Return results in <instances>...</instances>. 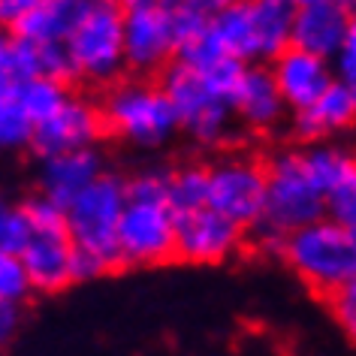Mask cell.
<instances>
[{
  "label": "cell",
  "mask_w": 356,
  "mask_h": 356,
  "mask_svg": "<svg viewBox=\"0 0 356 356\" xmlns=\"http://www.w3.org/2000/svg\"><path fill=\"white\" fill-rule=\"evenodd\" d=\"M40 76L51 79V82L70 88L73 82H79V73L73 67V58H70L67 46H40Z\"/></svg>",
  "instance_id": "d6a6232c"
},
{
  "label": "cell",
  "mask_w": 356,
  "mask_h": 356,
  "mask_svg": "<svg viewBox=\"0 0 356 356\" xmlns=\"http://www.w3.org/2000/svg\"><path fill=\"white\" fill-rule=\"evenodd\" d=\"M293 13H296V0H251L260 64H272L281 51L290 49Z\"/></svg>",
  "instance_id": "44dd1931"
},
{
  "label": "cell",
  "mask_w": 356,
  "mask_h": 356,
  "mask_svg": "<svg viewBox=\"0 0 356 356\" xmlns=\"http://www.w3.org/2000/svg\"><path fill=\"white\" fill-rule=\"evenodd\" d=\"M33 124L19 112L13 100L0 103V154H13V151L31 148Z\"/></svg>",
  "instance_id": "83f0119b"
},
{
  "label": "cell",
  "mask_w": 356,
  "mask_h": 356,
  "mask_svg": "<svg viewBox=\"0 0 356 356\" xmlns=\"http://www.w3.org/2000/svg\"><path fill=\"white\" fill-rule=\"evenodd\" d=\"M323 218L356 233V181L341 184L323 197Z\"/></svg>",
  "instance_id": "1f68e13d"
},
{
  "label": "cell",
  "mask_w": 356,
  "mask_h": 356,
  "mask_svg": "<svg viewBox=\"0 0 356 356\" xmlns=\"http://www.w3.org/2000/svg\"><path fill=\"white\" fill-rule=\"evenodd\" d=\"M121 51L124 70L139 76L160 73L175 58L169 0H127L121 3Z\"/></svg>",
  "instance_id": "9c48e42d"
},
{
  "label": "cell",
  "mask_w": 356,
  "mask_h": 356,
  "mask_svg": "<svg viewBox=\"0 0 356 356\" xmlns=\"http://www.w3.org/2000/svg\"><path fill=\"white\" fill-rule=\"evenodd\" d=\"M209 33L224 49L227 58L238 64H260L257 33L251 19V0H218V10L211 13Z\"/></svg>",
  "instance_id": "d6986e66"
},
{
  "label": "cell",
  "mask_w": 356,
  "mask_h": 356,
  "mask_svg": "<svg viewBox=\"0 0 356 356\" xmlns=\"http://www.w3.org/2000/svg\"><path fill=\"white\" fill-rule=\"evenodd\" d=\"M281 257L311 290L323 296L356 284V233L326 218L284 236Z\"/></svg>",
  "instance_id": "6da1fadb"
},
{
  "label": "cell",
  "mask_w": 356,
  "mask_h": 356,
  "mask_svg": "<svg viewBox=\"0 0 356 356\" xmlns=\"http://www.w3.org/2000/svg\"><path fill=\"white\" fill-rule=\"evenodd\" d=\"M157 85L166 94L169 106H172L178 130H184L191 139H197L200 145H220L229 136L236 121L233 109L211 94L202 73H193L191 67L169 60L160 70Z\"/></svg>",
  "instance_id": "8992f818"
},
{
  "label": "cell",
  "mask_w": 356,
  "mask_h": 356,
  "mask_svg": "<svg viewBox=\"0 0 356 356\" xmlns=\"http://www.w3.org/2000/svg\"><path fill=\"white\" fill-rule=\"evenodd\" d=\"M356 31V6L347 0H296L290 46L320 60H332Z\"/></svg>",
  "instance_id": "8fae6325"
},
{
  "label": "cell",
  "mask_w": 356,
  "mask_h": 356,
  "mask_svg": "<svg viewBox=\"0 0 356 356\" xmlns=\"http://www.w3.org/2000/svg\"><path fill=\"white\" fill-rule=\"evenodd\" d=\"M329 70H332V79L338 85L356 88V31L341 42V49L332 55Z\"/></svg>",
  "instance_id": "e575fe53"
},
{
  "label": "cell",
  "mask_w": 356,
  "mask_h": 356,
  "mask_svg": "<svg viewBox=\"0 0 356 356\" xmlns=\"http://www.w3.org/2000/svg\"><path fill=\"white\" fill-rule=\"evenodd\" d=\"M299 160L320 197H326L329 191L341 188V184L356 181L353 151L347 145H338V142H317V145L299 148Z\"/></svg>",
  "instance_id": "ffe728a7"
},
{
  "label": "cell",
  "mask_w": 356,
  "mask_h": 356,
  "mask_svg": "<svg viewBox=\"0 0 356 356\" xmlns=\"http://www.w3.org/2000/svg\"><path fill=\"white\" fill-rule=\"evenodd\" d=\"M118 269H148L175 260V215L166 202L127 200L118 220Z\"/></svg>",
  "instance_id": "ba28073f"
},
{
  "label": "cell",
  "mask_w": 356,
  "mask_h": 356,
  "mask_svg": "<svg viewBox=\"0 0 356 356\" xmlns=\"http://www.w3.org/2000/svg\"><path fill=\"white\" fill-rule=\"evenodd\" d=\"M166 206L175 218L191 215L197 209H206V166L184 163V166L169 169Z\"/></svg>",
  "instance_id": "603a6c76"
},
{
  "label": "cell",
  "mask_w": 356,
  "mask_h": 356,
  "mask_svg": "<svg viewBox=\"0 0 356 356\" xmlns=\"http://www.w3.org/2000/svg\"><path fill=\"white\" fill-rule=\"evenodd\" d=\"M0 73L10 79L13 85H22L28 79L40 76V46H33L28 40L10 37L3 58H0Z\"/></svg>",
  "instance_id": "484cf974"
},
{
  "label": "cell",
  "mask_w": 356,
  "mask_h": 356,
  "mask_svg": "<svg viewBox=\"0 0 356 356\" xmlns=\"http://www.w3.org/2000/svg\"><path fill=\"white\" fill-rule=\"evenodd\" d=\"M245 229L211 209L175 218V260L191 266H220L242 248Z\"/></svg>",
  "instance_id": "7c38bea8"
},
{
  "label": "cell",
  "mask_w": 356,
  "mask_h": 356,
  "mask_svg": "<svg viewBox=\"0 0 356 356\" xmlns=\"http://www.w3.org/2000/svg\"><path fill=\"white\" fill-rule=\"evenodd\" d=\"M109 269L100 263V260H94V257H88V254H79L73 251V260H70V275H73V284H85V281H97L100 275H106Z\"/></svg>",
  "instance_id": "8d00e7d4"
},
{
  "label": "cell",
  "mask_w": 356,
  "mask_h": 356,
  "mask_svg": "<svg viewBox=\"0 0 356 356\" xmlns=\"http://www.w3.org/2000/svg\"><path fill=\"white\" fill-rule=\"evenodd\" d=\"M317 220H323V197L302 169L299 148L278 151L266 163V200L260 229L284 238L308 224H317Z\"/></svg>",
  "instance_id": "277c9868"
},
{
  "label": "cell",
  "mask_w": 356,
  "mask_h": 356,
  "mask_svg": "<svg viewBox=\"0 0 356 356\" xmlns=\"http://www.w3.org/2000/svg\"><path fill=\"white\" fill-rule=\"evenodd\" d=\"M106 136L100 106L82 94H70L67 103L46 118L42 124H33L31 133V151L40 160L70 154V151L97 148V142Z\"/></svg>",
  "instance_id": "30bf717a"
},
{
  "label": "cell",
  "mask_w": 356,
  "mask_h": 356,
  "mask_svg": "<svg viewBox=\"0 0 356 356\" xmlns=\"http://www.w3.org/2000/svg\"><path fill=\"white\" fill-rule=\"evenodd\" d=\"M28 6H31V0H0V28L13 31V24L22 19Z\"/></svg>",
  "instance_id": "f35d334b"
},
{
  "label": "cell",
  "mask_w": 356,
  "mask_h": 356,
  "mask_svg": "<svg viewBox=\"0 0 356 356\" xmlns=\"http://www.w3.org/2000/svg\"><path fill=\"white\" fill-rule=\"evenodd\" d=\"M215 10L218 0H169V28H172L175 49L206 37Z\"/></svg>",
  "instance_id": "cb8c5ba5"
},
{
  "label": "cell",
  "mask_w": 356,
  "mask_h": 356,
  "mask_svg": "<svg viewBox=\"0 0 356 356\" xmlns=\"http://www.w3.org/2000/svg\"><path fill=\"white\" fill-rule=\"evenodd\" d=\"M353 118H356V88L332 82L308 109L293 112L290 133L305 145H317V142H329V136H335V133L350 130Z\"/></svg>",
  "instance_id": "9a60e30c"
},
{
  "label": "cell",
  "mask_w": 356,
  "mask_h": 356,
  "mask_svg": "<svg viewBox=\"0 0 356 356\" xmlns=\"http://www.w3.org/2000/svg\"><path fill=\"white\" fill-rule=\"evenodd\" d=\"M233 118L248 124L251 130H272L287 115L278 88L272 82V73L266 64H248L242 79L236 85V94L229 100Z\"/></svg>",
  "instance_id": "2e32d148"
},
{
  "label": "cell",
  "mask_w": 356,
  "mask_h": 356,
  "mask_svg": "<svg viewBox=\"0 0 356 356\" xmlns=\"http://www.w3.org/2000/svg\"><path fill=\"white\" fill-rule=\"evenodd\" d=\"M22 329V308L10 305V302H0V350L19 335Z\"/></svg>",
  "instance_id": "74e56055"
},
{
  "label": "cell",
  "mask_w": 356,
  "mask_h": 356,
  "mask_svg": "<svg viewBox=\"0 0 356 356\" xmlns=\"http://www.w3.org/2000/svg\"><path fill=\"white\" fill-rule=\"evenodd\" d=\"M100 115L106 133L139 148H160L178 133V118L166 94L148 79H124L106 91Z\"/></svg>",
  "instance_id": "3957f363"
},
{
  "label": "cell",
  "mask_w": 356,
  "mask_h": 356,
  "mask_svg": "<svg viewBox=\"0 0 356 356\" xmlns=\"http://www.w3.org/2000/svg\"><path fill=\"white\" fill-rule=\"evenodd\" d=\"M242 73H245V64H238V60H233V58H224L220 64L211 67L209 73H202V79H206V85L211 88V94L229 106V100H233L236 85H238V79H242Z\"/></svg>",
  "instance_id": "836d02e7"
},
{
  "label": "cell",
  "mask_w": 356,
  "mask_h": 356,
  "mask_svg": "<svg viewBox=\"0 0 356 356\" xmlns=\"http://www.w3.org/2000/svg\"><path fill=\"white\" fill-rule=\"evenodd\" d=\"M227 55H224V49L215 42V37L211 33H206V37H200V40H193L188 42V46H181V49H175V58L178 64H184V67H191L193 73H209L215 64H220Z\"/></svg>",
  "instance_id": "4dcf8cb0"
},
{
  "label": "cell",
  "mask_w": 356,
  "mask_h": 356,
  "mask_svg": "<svg viewBox=\"0 0 356 356\" xmlns=\"http://www.w3.org/2000/svg\"><path fill=\"white\" fill-rule=\"evenodd\" d=\"M10 37H13V33H10V31H3V28H0V58H3V51H6V46H10Z\"/></svg>",
  "instance_id": "60d3db41"
},
{
  "label": "cell",
  "mask_w": 356,
  "mask_h": 356,
  "mask_svg": "<svg viewBox=\"0 0 356 356\" xmlns=\"http://www.w3.org/2000/svg\"><path fill=\"white\" fill-rule=\"evenodd\" d=\"M106 172V157L100 148H82L70 151V154H58L40 163V191L46 200L55 206L67 209L88 184L97 181Z\"/></svg>",
  "instance_id": "5bb4252c"
},
{
  "label": "cell",
  "mask_w": 356,
  "mask_h": 356,
  "mask_svg": "<svg viewBox=\"0 0 356 356\" xmlns=\"http://www.w3.org/2000/svg\"><path fill=\"white\" fill-rule=\"evenodd\" d=\"M88 0H31L24 15L13 24V37L33 46H60L82 19Z\"/></svg>",
  "instance_id": "e0dca14e"
},
{
  "label": "cell",
  "mask_w": 356,
  "mask_h": 356,
  "mask_svg": "<svg viewBox=\"0 0 356 356\" xmlns=\"http://www.w3.org/2000/svg\"><path fill=\"white\" fill-rule=\"evenodd\" d=\"M266 67H269L272 82L278 88L287 112L308 109V106L335 82L332 70H329V60H320L314 55H308V51L293 49V46L287 51H281V55Z\"/></svg>",
  "instance_id": "4fadbf2b"
},
{
  "label": "cell",
  "mask_w": 356,
  "mask_h": 356,
  "mask_svg": "<svg viewBox=\"0 0 356 356\" xmlns=\"http://www.w3.org/2000/svg\"><path fill=\"white\" fill-rule=\"evenodd\" d=\"M33 296L28 272L22 266L19 254H0V302H10V305H24Z\"/></svg>",
  "instance_id": "f1b7e54d"
},
{
  "label": "cell",
  "mask_w": 356,
  "mask_h": 356,
  "mask_svg": "<svg viewBox=\"0 0 356 356\" xmlns=\"http://www.w3.org/2000/svg\"><path fill=\"white\" fill-rule=\"evenodd\" d=\"M67 51L73 58L79 82L115 85L124 73L121 51V3L115 0H88L82 19L67 37Z\"/></svg>",
  "instance_id": "5b68a950"
},
{
  "label": "cell",
  "mask_w": 356,
  "mask_h": 356,
  "mask_svg": "<svg viewBox=\"0 0 356 356\" xmlns=\"http://www.w3.org/2000/svg\"><path fill=\"white\" fill-rule=\"evenodd\" d=\"M70 88L51 82V79H28V82L13 88V103L19 106V112L28 118L31 124H42L46 118H51L60 106L67 103Z\"/></svg>",
  "instance_id": "7402d4cb"
},
{
  "label": "cell",
  "mask_w": 356,
  "mask_h": 356,
  "mask_svg": "<svg viewBox=\"0 0 356 356\" xmlns=\"http://www.w3.org/2000/svg\"><path fill=\"white\" fill-rule=\"evenodd\" d=\"M127 178L106 172L91 181L79 197L64 209L67 242L73 251L100 260L106 269H118V220L127 206Z\"/></svg>",
  "instance_id": "7a4b0ae2"
},
{
  "label": "cell",
  "mask_w": 356,
  "mask_h": 356,
  "mask_svg": "<svg viewBox=\"0 0 356 356\" xmlns=\"http://www.w3.org/2000/svg\"><path fill=\"white\" fill-rule=\"evenodd\" d=\"M127 188V200H142V202H166V188H169V166H145L133 178L124 181Z\"/></svg>",
  "instance_id": "f546056e"
},
{
  "label": "cell",
  "mask_w": 356,
  "mask_h": 356,
  "mask_svg": "<svg viewBox=\"0 0 356 356\" xmlns=\"http://www.w3.org/2000/svg\"><path fill=\"white\" fill-rule=\"evenodd\" d=\"M22 266L28 272L31 290L33 293H60L73 284L70 275V260H73V248L67 238H55V236H31V242L24 245Z\"/></svg>",
  "instance_id": "ac0fdd59"
},
{
  "label": "cell",
  "mask_w": 356,
  "mask_h": 356,
  "mask_svg": "<svg viewBox=\"0 0 356 356\" xmlns=\"http://www.w3.org/2000/svg\"><path fill=\"white\" fill-rule=\"evenodd\" d=\"M31 227L24 220L19 202L0 197V254H22L31 242Z\"/></svg>",
  "instance_id": "4316f807"
},
{
  "label": "cell",
  "mask_w": 356,
  "mask_h": 356,
  "mask_svg": "<svg viewBox=\"0 0 356 356\" xmlns=\"http://www.w3.org/2000/svg\"><path fill=\"white\" fill-rule=\"evenodd\" d=\"M24 220H28L33 236H55V238H67V227H64V209L55 206L51 200H46L42 193H31L28 200L19 202Z\"/></svg>",
  "instance_id": "d4e9b609"
},
{
  "label": "cell",
  "mask_w": 356,
  "mask_h": 356,
  "mask_svg": "<svg viewBox=\"0 0 356 356\" xmlns=\"http://www.w3.org/2000/svg\"><path fill=\"white\" fill-rule=\"evenodd\" d=\"M13 82H10V79H6L3 73H0V103H6V100H13Z\"/></svg>",
  "instance_id": "ab89813d"
},
{
  "label": "cell",
  "mask_w": 356,
  "mask_h": 356,
  "mask_svg": "<svg viewBox=\"0 0 356 356\" xmlns=\"http://www.w3.org/2000/svg\"><path fill=\"white\" fill-rule=\"evenodd\" d=\"M329 305H332V317L341 323L344 332L353 335L356 332V284H347V287L332 293Z\"/></svg>",
  "instance_id": "d590c367"
},
{
  "label": "cell",
  "mask_w": 356,
  "mask_h": 356,
  "mask_svg": "<svg viewBox=\"0 0 356 356\" xmlns=\"http://www.w3.org/2000/svg\"><path fill=\"white\" fill-rule=\"evenodd\" d=\"M266 200V163L254 157H224L206 166V209L238 229L260 227Z\"/></svg>",
  "instance_id": "52a82bcc"
}]
</instances>
